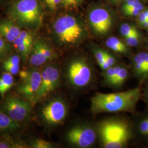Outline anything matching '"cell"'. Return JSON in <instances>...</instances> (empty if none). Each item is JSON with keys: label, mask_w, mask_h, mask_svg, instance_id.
<instances>
[{"label": "cell", "mask_w": 148, "mask_h": 148, "mask_svg": "<svg viewBox=\"0 0 148 148\" xmlns=\"http://www.w3.org/2000/svg\"><path fill=\"white\" fill-rule=\"evenodd\" d=\"M141 98L140 87L117 93H98L91 99L90 109L93 114L133 111Z\"/></svg>", "instance_id": "6da1fadb"}, {"label": "cell", "mask_w": 148, "mask_h": 148, "mask_svg": "<svg viewBox=\"0 0 148 148\" xmlns=\"http://www.w3.org/2000/svg\"><path fill=\"white\" fill-rule=\"evenodd\" d=\"M99 134L104 148H120L126 145L131 137V130L125 121L109 120L101 123Z\"/></svg>", "instance_id": "7a4b0ae2"}, {"label": "cell", "mask_w": 148, "mask_h": 148, "mask_svg": "<svg viewBox=\"0 0 148 148\" xmlns=\"http://www.w3.org/2000/svg\"><path fill=\"white\" fill-rule=\"evenodd\" d=\"M9 14L19 25L28 27L39 24L42 19L37 0H18L11 5Z\"/></svg>", "instance_id": "3957f363"}, {"label": "cell", "mask_w": 148, "mask_h": 148, "mask_svg": "<svg viewBox=\"0 0 148 148\" xmlns=\"http://www.w3.org/2000/svg\"><path fill=\"white\" fill-rule=\"evenodd\" d=\"M54 30L61 42L74 45L77 42L84 34V30L74 16H62L55 21Z\"/></svg>", "instance_id": "277c9868"}, {"label": "cell", "mask_w": 148, "mask_h": 148, "mask_svg": "<svg viewBox=\"0 0 148 148\" xmlns=\"http://www.w3.org/2000/svg\"><path fill=\"white\" fill-rule=\"evenodd\" d=\"M0 108L8 116L15 121H25L27 120L32 112L30 101H27L16 96H7L2 101Z\"/></svg>", "instance_id": "5b68a950"}, {"label": "cell", "mask_w": 148, "mask_h": 148, "mask_svg": "<svg viewBox=\"0 0 148 148\" xmlns=\"http://www.w3.org/2000/svg\"><path fill=\"white\" fill-rule=\"evenodd\" d=\"M67 75L70 84L77 88L88 85L92 76L90 65L85 60L81 58L74 59L70 62Z\"/></svg>", "instance_id": "8992f818"}, {"label": "cell", "mask_w": 148, "mask_h": 148, "mask_svg": "<svg viewBox=\"0 0 148 148\" xmlns=\"http://www.w3.org/2000/svg\"><path fill=\"white\" fill-rule=\"evenodd\" d=\"M21 76V82L17 87L18 92L28 101H35L41 82V73L36 69H31L22 71Z\"/></svg>", "instance_id": "52a82bcc"}, {"label": "cell", "mask_w": 148, "mask_h": 148, "mask_svg": "<svg viewBox=\"0 0 148 148\" xmlns=\"http://www.w3.org/2000/svg\"><path fill=\"white\" fill-rule=\"evenodd\" d=\"M68 114V107L64 101L56 99L50 101L41 110V117L43 121L49 126L61 123Z\"/></svg>", "instance_id": "ba28073f"}, {"label": "cell", "mask_w": 148, "mask_h": 148, "mask_svg": "<svg viewBox=\"0 0 148 148\" xmlns=\"http://www.w3.org/2000/svg\"><path fill=\"white\" fill-rule=\"evenodd\" d=\"M60 84V74L56 66L49 65L41 73V82L35 96V101L44 98L54 90Z\"/></svg>", "instance_id": "9c48e42d"}, {"label": "cell", "mask_w": 148, "mask_h": 148, "mask_svg": "<svg viewBox=\"0 0 148 148\" xmlns=\"http://www.w3.org/2000/svg\"><path fill=\"white\" fill-rule=\"evenodd\" d=\"M95 131L92 127L77 125L73 127L67 133L68 142L79 148H88L96 140Z\"/></svg>", "instance_id": "30bf717a"}, {"label": "cell", "mask_w": 148, "mask_h": 148, "mask_svg": "<svg viewBox=\"0 0 148 148\" xmlns=\"http://www.w3.org/2000/svg\"><path fill=\"white\" fill-rule=\"evenodd\" d=\"M90 24L94 31L98 34H106L112 26V19L109 12L104 8H98L90 13Z\"/></svg>", "instance_id": "8fae6325"}, {"label": "cell", "mask_w": 148, "mask_h": 148, "mask_svg": "<svg viewBox=\"0 0 148 148\" xmlns=\"http://www.w3.org/2000/svg\"><path fill=\"white\" fill-rule=\"evenodd\" d=\"M132 72L141 84L148 83V52L140 51L133 57Z\"/></svg>", "instance_id": "7c38bea8"}, {"label": "cell", "mask_w": 148, "mask_h": 148, "mask_svg": "<svg viewBox=\"0 0 148 148\" xmlns=\"http://www.w3.org/2000/svg\"><path fill=\"white\" fill-rule=\"evenodd\" d=\"M54 57V54L47 45L38 41L32 47L30 53V63L35 66H41Z\"/></svg>", "instance_id": "4fadbf2b"}, {"label": "cell", "mask_w": 148, "mask_h": 148, "mask_svg": "<svg viewBox=\"0 0 148 148\" xmlns=\"http://www.w3.org/2000/svg\"><path fill=\"white\" fill-rule=\"evenodd\" d=\"M133 131L140 142L148 144V110L135 116Z\"/></svg>", "instance_id": "5bb4252c"}, {"label": "cell", "mask_w": 148, "mask_h": 148, "mask_svg": "<svg viewBox=\"0 0 148 148\" xmlns=\"http://www.w3.org/2000/svg\"><path fill=\"white\" fill-rule=\"evenodd\" d=\"M21 32L18 26L11 21H0V36L9 42L13 43Z\"/></svg>", "instance_id": "9a60e30c"}, {"label": "cell", "mask_w": 148, "mask_h": 148, "mask_svg": "<svg viewBox=\"0 0 148 148\" xmlns=\"http://www.w3.org/2000/svg\"><path fill=\"white\" fill-rule=\"evenodd\" d=\"M19 128V122L12 120L4 112L0 111V132L14 131Z\"/></svg>", "instance_id": "2e32d148"}, {"label": "cell", "mask_w": 148, "mask_h": 148, "mask_svg": "<svg viewBox=\"0 0 148 148\" xmlns=\"http://www.w3.org/2000/svg\"><path fill=\"white\" fill-rule=\"evenodd\" d=\"M106 45L114 52L121 53H127L128 51L127 46L116 37H109L106 41Z\"/></svg>", "instance_id": "e0dca14e"}, {"label": "cell", "mask_w": 148, "mask_h": 148, "mask_svg": "<svg viewBox=\"0 0 148 148\" xmlns=\"http://www.w3.org/2000/svg\"><path fill=\"white\" fill-rule=\"evenodd\" d=\"M14 84V78L13 75L5 72L0 77V95H5V93L11 89Z\"/></svg>", "instance_id": "ac0fdd59"}, {"label": "cell", "mask_w": 148, "mask_h": 148, "mask_svg": "<svg viewBox=\"0 0 148 148\" xmlns=\"http://www.w3.org/2000/svg\"><path fill=\"white\" fill-rule=\"evenodd\" d=\"M15 47L18 49L23 57L26 58L31 53L32 43L23 41L19 37H16L13 42Z\"/></svg>", "instance_id": "d6986e66"}, {"label": "cell", "mask_w": 148, "mask_h": 148, "mask_svg": "<svg viewBox=\"0 0 148 148\" xmlns=\"http://www.w3.org/2000/svg\"><path fill=\"white\" fill-rule=\"evenodd\" d=\"M129 75V71L128 69L125 66H121L119 71L118 76L116 79L114 81L112 86H121L127 79Z\"/></svg>", "instance_id": "ffe728a7"}, {"label": "cell", "mask_w": 148, "mask_h": 148, "mask_svg": "<svg viewBox=\"0 0 148 148\" xmlns=\"http://www.w3.org/2000/svg\"><path fill=\"white\" fill-rule=\"evenodd\" d=\"M120 32L124 37H127L129 35L139 32L137 27L126 23L122 25L120 28Z\"/></svg>", "instance_id": "44dd1931"}, {"label": "cell", "mask_w": 148, "mask_h": 148, "mask_svg": "<svg viewBox=\"0 0 148 148\" xmlns=\"http://www.w3.org/2000/svg\"><path fill=\"white\" fill-rule=\"evenodd\" d=\"M125 41L128 46L130 47H136L138 46L140 42L141 35L140 32L125 37Z\"/></svg>", "instance_id": "7402d4cb"}, {"label": "cell", "mask_w": 148, "mask_h": 148, "mask_svg": "<svg viewBox=\"0 0 148 148\" xmlns=\"http://www.w3.org/2000/svg\"><path fill=\"white\" fill-rule=\"evenodd\" d=\"M5 40L0 36V62L5 58L10 51V47Z\"/></svg>", "instance_id": "603a6c76"}, {"label": "cell", "mask_w": 148, "mask_h": 148, "mask_svg": "<svg viewBox=\"0 0 148 148\" xmlns=\"http://www.w3.org/2000/svg\"><path fill=\"white\" fill-rule=\"evenodd\" d=\"M115 66L110 67L107 70H105L104 77L107 84H108L109 85H111L115 78Z\"/></svg>", "instance_id": "cb8c5ba5"}, {"label": "cell", "mask_w": 148, "mask_h": 148, "mask_svg": "<svg viewBox=\"0 0 148 148\" xmlns=\"http://www.w3.org/2000/svg\"><path fill=\"white\" fill-rule=\"evenodd\" d=\"M32 148H51L53 147L52 144L45 140L38 139L32 142Z\"/></svg>", "instance_id": "d4e9b609"}, {"label": "cell", "mask_w": 148, "mask_h": 148, "mask_svg": "<svg viewBox=\"0 0 148 148\" xmlns=\"http://www.w3.org/2000/svg\"><path fill=\"white\" fill-rule=\"evenodd\" d=\"M144 9V5L140 2L137 7H133L124 11L125 14L129 16H138L140 12L143 11Z\"/></svg>", "instance_id": "484cf974"}, {"label": "cell", "mask_w": 148, "mask_h": 148, "mask_svg": "<svg viewBox=\"0 0 148 148\" xmlns=\"http://www.w3.org/2000/svg\"><path fill=\"white\" fill-rule=\"evenodd\" d=\"M3 68L5 69V71L10 73V74L14 75L18 74L19 72V65H12L9 64H6L3 63Z\"/></svg>", "instance_id": "4316f807"}, {"label": "cell", "mask_w": 148, "mask_h": 148, "mask_svg": "<svg viewBox=\"0 0 148 148\" xmlns=\"http://www.w3.org/2000/svg\"><path fill=\"white\" fill-rule=\"evenodd\" d=\"M23 41L27 42H33V37L32 34L30 32H27L26 30H22L21 32V33L18 37Z\"/></svg>", "instance_id": "83f0119b"}, {"label": "cell", "mask_w": 148, "mask_h": 148, "mask_svg": "<svg viewBox=\"0 0 148 148\" xmlns=\"http://www.w3.org/2000/svg\"><path fill=\"white\" fill-rule=\"evenodd\" d=\"M94 54L98 63L99 66H101L105 62L104 51L101 49H95L94 51Z\"/></svg>", "instance_id": "f1b7e54d"}, {"label": "cell", "mask_w": 148, "mask_h": 148, "mask_svg": "<svg viewBox=\"0 0 148 148\" xmlns=\"http://www.w3.org/2000/svg\"><path fill=\"white\" fill-rule=\"evenodd\" d=\"M18 144H16L14 142H11V140H9L8 139H0V148H16L19 147H18Z\"/></svg>", "instance_id": "f546056e"}, {"label": "cell", "mask_w": 148, "mask_h": 148, "mask_svg": "<svg viewBox=\"0 0 148 148\" xmlns=\"http://www.w3.org/2000/svg\"><path fill=\"white\" fill-rule=\"evenodd\" d=\"M140 3L139 0H127L123 7V11L137 7Z\"/></svg>", "instance_id": "4dcf8cb0"}, {"label": "cell", "mask_w": 148, "mask_h": 148, "mask_svg": "<svg viewBox=\"0 0 148 148\" xmlns=\"http://www.w3.org/2000/svg\"><path fill=\"white\" fill-rule=\"evenodd\" d=\"M104 57L105 62L108 64L109 67L115 66V64L116 63V59L110 53L104 51Z\"/></svg>", "instance_id": "1f68e13d"}, {"label": "cell", "mask_w": 148, "mask_h": 148, "mask_svg": "<svg viewBox=\"0 0 148 148\" xmlns=\"http://www.w3.org/2000/svg\"><path fill=\"white\" fill-rule=\"evenodd\" d=\"M20 57L17 55L12 56L8 58L4 61L3 63L6 64H9L12 65H19L20 64Z\"/></svg>", "instance_id": "d6a6232c"}, {"label": "cell", "mask_w": 148, "mask_h": 148, "mask_svg": "<svg viewBox=\"0 0 148 148\" xmlns=\"http://www.w3.org/2000/svg\"><path fill=\"white\" fill-rule=\"evenodd\" d=\"M46 5L52 10H55L61 3V0H44Z\"/></svg>", "instance_id": "836d02e7"}, {"label": "cell", "mask_w": 148, "mask_h": 148, "mask_svg": "<svg viewBox=\"0 0 148 148\" xmlns=\"http://www.w3.org/2000/svg\"><path fill=\"white\" fill-rule=\"evenodd\" d=\"M142 98L146 106L147 110H148V83L145 85V87L142 90Z\"/></svg>", "instance_id": "e575fe53"}, {"label": "cell", "mask_w": 148, "mask_h": 148, "mask_svg": "<svg viewBox=\"0 0 148 148\" xmlns=\"http://www.w3.org/2000/svg\"><path fill=\"white\" fill-rule=\"evenodd\" d=\"M61 3H63L65 7H69L71 6H75L77 4V0H61Z\"/></svg>", "instance_id": "d590c367"}, {"label": "cell", "mask_w": 148, "mask_h": 148, "mask_svg": "<svg viewBox=\"0 0 148 148\" xmlns=\"http://www.w3.org/2000/svg\"><path fill=\"white\" fill-rule=\"evenodd\" d=\"M138 16V21H139V25L141 24L142 23H143L144 22L148 21L147 18V16H145L144 11L140 12V13L139 14V15Z\"/></svg>", "instance_id": "8d00e7d4"}, {"label": "cell", "mask_w": 148, "mask_h": 148, "mask_svg": "<svg viewBox=\"0 0 148 148\" xmlns=\"http://www.w3.org/2000/svg\"><path fill=\"white\" fill-rule=\"evenodd\" d=\"M114 1H126L127 0H114Z\"/></svg>", "instance_id": "74e56055"}, {"label": "cell", "mask_w": 148, "mask_h": 148, "mask_svg": "<svg viewBox=\"0 0 148 148\" xmlns=\"http://www.w3.org/2000/svg\"><path fill=\"white\" fill-rule=\"evenodd\" d=\"M77 1H79V0H77Z\"/></svg>", "instance_id": "f35d334b"}]
</instances>
